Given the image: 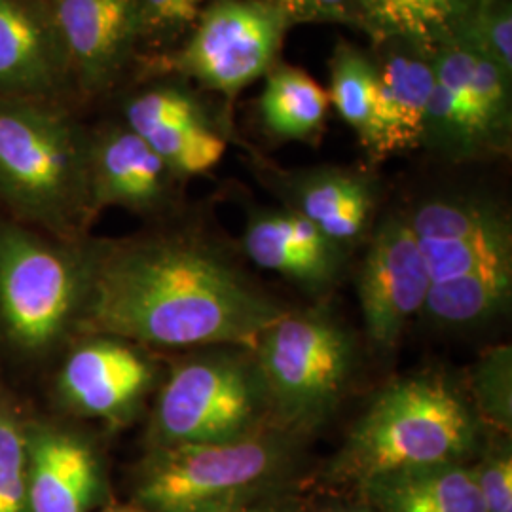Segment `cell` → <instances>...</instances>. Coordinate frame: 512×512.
<instances>
[{"instance_id": "cell-10", "label": "cell", "mask_w": 512, "mask_h": 512, "mask_svg": "<svg viewBox=\"0 0 512 512\" xmlns=\"http://www.w3.org/2000/svg\"><path fill=\"white\" fill-rule=\"evenodd\" d=\"M433 65L423 145L456 162L509 152L511 74L461 42L437 48Z\"/></svg>"}, {"instance_id": "cell-11", "label": "cell", "mask_w": 512, "mask_h": 512, "mask_svg": "<svg viewBox=\"0 0 512 512\" xmlns=\"http://www.w3.org/2000/svg\"><path fill=\"white\" fill-rule=\"evenodd\" d=\"M73 93L110 92L143 46L141 0H50Z\"/></svg>"}, {"instance_id": "cell-28", "label": "cell", "mask_w": 512, "mask_h": 512, "mask_svg": "<svg viewBox=\"0 0 512 512\" xmlns=\"http://www.w3.org/2000/svg\"><path fill=\"white\" fill-rule=\"evenodd\" d=\"M209 0H141L143 46L156 55L179 46Z\"/></svg>"}, {"instance_id": "cell-9", "label": "cell", "mask_w": 512, "mask_h": 512, "mask_svg": "<svg viewBox=\"0 0 512 512\" xmlns=\"http://www.w3.org/2000/svg\"><path fill=\"white\" fill-rule=\"evenodd\" d=\"M283 439L264 429L217 444L156 446L141 471L137 495L152 512H232L241 495L274 473Z\"/></svg>"}, {"instance_id": "cell-16", "label": "cell", "mask_w": 512, "mask_h": 512, "mask_svg": "<svg viewBox=\"0 0 512 512\" xmlns=\"http://www.w3.org/2000/svg\"><path fill=\"white\" fill-rule=\"evenodd\" d=\"M374 48L378 50L372 57L376 99L363 148L372 162H384L423 145L435 52L408 42H385Z\"/></svg>"}, {"instance_id": "cell-24", "label": "cell", "mask_w": 512, "mask_h": 512, "mask_svg": "<svg viewBox=\"0 0 512 512\" xmlns=\"http://www.w3.org/2000/svg\"><path fill=\"white\" fill-rule=\"evenodd\" d=\"M329 103L340 118L353 129L359 143L368 135L374 99H376V67L372 55L340 38L329 61Z\"/></svg>"}, {"instance_id": "cell-13", "label": "cell", "mask_w": 512, "mask_h": 512, "mask_svg": "<svg viewBox=\"0 0 512 512\" xmlns=\"http://www.w3.org/2000/svg\"><path fill=\"white\" fill-rule=\"evenodd\" d=\"M429 277L420 247L404 213L389 215L372 232L357 294L366 336L380 349H391L410 319L423 311Z\"/></svg>"}, {"instance_id": "cell-17", "label": "cell", "mask_w": 512, "mask_h": 512, "mask_svg": "<svg viewBox=\"0 0 512 512\" xmlns=\"http://www.w3.org/2000/svg\"><path fill=\"white\" fill-rule=\"evenodd\" d=\"M71 95L50 0H0V99L65 103Z\"/></svg>"}, {"instance_id": "cell-21", "label": "cell", "mask_w": 512, "mask_h": 512, "mask_svg": "<svg viewBox=\"0 0 512 512\" xmlns=\"http://www.w3.org/2000/svg\"><path fill=\"white\" fill-rule=\"evenodd\" d=\"M363 486L382 512H486L473 469L463 463L391 473Z\"/></svg>"}, {"instance_id": "cell-2", "label": "cell", "mask_w": 512, "mask_h": 512, "mask_svg": "<svg viewBox=\"0 0 512 512\" xmlns=\"http://www.w3.org/2000/svg\"><path fill=\"white\" fill-rule=\"evenodd\" d=\"M429 277L423 311L444 329H475L507 310L512 226L499 202L478 192L427 196L404 213Z\"/></svg>"}, {"instance_id": "cell-29", "label": "cell", "mask_w": 512, "mask_h": 512, "mask_svg": "<svg viewBox=\"0 0 512 512\" xmlns=\"http://www.w3.org/2000/svg\"><path fill=\"white\" fill-rule=\"evenodd\" d=\"M478 494L486 512H512L511 444L501 440L488 446L482 461L473 469Z\"/></svg>"}, {"instance_id": "cell-27", "label": "cell", "mask_w": 512, "mask_h": 512, "mask_svg": "<svg viewBox=\"0 0 512 512\" xmlns=\"http://www.w3.org/2000/svg\"><path fill=\"white\" fill-rule=\"evenodd\" d=\"M511 349H492L475 368L473 395L478 418H486L501 431L511 429Z\"/></svg>"}, {"instance_id": "cell-32", "label": "cell", "mask_w": 512, "mask_h": 512, "mask_svg": "<svg viewBox=\"0 0 512 512\" xmlns=\"http://www.w3.org/2000/svg\"><path fill=\"white\" fill-rule=\"evenodd\" d=\"M251 512H253V511H251Z\"/></svg>"}, {"instance_id": "cell-8", "label": "cell", "mask_w": 512, "mask_h": 512, "mask_svg": "<svg viewBox=\"0 0 512 512\" xmlns=\"http://www.w3.org/2000/svg\"><path fill=\"white\" fill-rule=\"evenodd\" d=\"M294 25L260 0H209L179 46L154 55L160 73H173L232 101L279 63Z\"/></svg>"}, {"instance_id": "cell-6", "label": "cell", "mask_w": 512, "mask_h": 512, "mask_svg": "<svg viewBox=\"0 0 512 512\" xmlns=\"http://www.w3.org/2000/svg\"><path fill=\"white\" fill-rule=\"evenodd\" d=\"M253 351L268 412L293 433L319 425L336 408L355 359L348 330L325 311H287Z\"/></svg>"}, {"instance_id": "cell-15", "label": "cell", "mask_w": 512, "mask_h": 512, "mask_svg": "<svg viewBox=\"0 0 512 512\" xmlns=\"http://www.w3.org/2000/svg\"><path fill=\"white\" fill-rule=\"evenodd\" d=\"M88 181L95 215L120 207L154 217L175 205L184 179L135 131L116 122L88 133Z\"/></svg>"}, {"instance_id": "cell-23", "label": "cell", "mask_w": 512, "mask_h": 512, "mask_svg": "<svg viewBox=\"0 0 512 512\" xmlns=\"http://www.w3.org/2000/svg\"><path fill=\"white\" fill-rule=\"evenodd\" d=\"M264 78L258 99L262 128L277 141L315 143L329 116L327 90L306 71L285 63H277Z\"/></svg>"}, {"instance_id": "cell-22", "label": "cell", "mask_w": 512, "mask_h": 512, "mask_svg": "<svg viewBox=\"0 0 512 512\" xmlns=\"http://www.w3.org/2000/svg\"><path fill=\"white\" fill-rule=\"evenodd\" d=\"M359 31L374 46L408 42L435 52L456 42L471 0H353Z\"/></svg>"}, {"instance_id": "cell-25", "label": "cell", "mask_w": 512, "mask_h": 512, "mask_svg": "<svg viewBox=\"0 0 512 512\" xmlns=\"http://www.w3.org/2000/svg\"><path fill=\"white\" fill-rule=\"evenodd\" d=\"M0 512L27 511V420L0 389Z\"/></svg>"}, {"instance_id": "cell-3", "label": "cell", "mask_w": 512, "mask_h": 512, "mask_svg": "<svg viewBox=\"0 0 512 512\" xmlns=\"http://www.w3.org/2000/svg\"><path fill=\"white\" fill-rule=\"evenodd\" d=\"M0 203L14 220L63 241H80L97 217L88 133L65 103L0 99Z\"/></svg>"}, {"instance_id": "cell-14", "label": "cell", "mask_w": 512, "mask_h": 512, "mask_svg": "<svg viewBox=\"0 0 512 512\" xmlns=\"http://www.w3.org/2000/svg\"><path fill=\"white\" fill-rule=\"evenodd\" d=\"M156 382V365L137 344L90 336L65 357L57 374V395L76 416L124 423Z\"/></svg>"}, {"instance_id": "cell-5", "label": "cell", "mask_w": 512, "mask_h": 512, "mask_svg": "<svg viewBox=\"0 0 512 512\" xmlns=\"http://www.w3.org/2000/svg\"><path fill=\"white\" fill-rule=\"evenodd\" d=\"M88 247L0 220V334L25 357H44L78 332Z\"/></svg>"}, {"instance_id": "cell-1", "label": "cell", "mask_w": 512, "mask_h": 512, "mask_svg": "<svg viewBox=\"0 0 512 512\" xmlns=\"http://www.w3.org/2000/svg\"><path fill=\"white\" fill-rule=\"evenodd\" d=\"M287 313L211 243L154 234L88 247L78 332L158 348H256Z\"/></svg>"}, {"instance_id": "cell-26", "label": "cell", "mask_w": 512, "mask_h": 512, "mask_svg": "<svg viewBox=\"0 0 512 512\" xmlns=\"http://www.w3.org/2000/svg\"><path fill=\"white\" fill-rule=\"evenodd\" d=\"M512 76L511 0H471L458 38Z\"/></svg>"}, {"instance_id": "cell-30", "label": "cell", "mask_w": 512, "mask_h": 512, "mask_svg": "<svg viewBox=\"0 0 512 512\" xmlns=\"http://www.w3.org/2000/svg\"><path fill=\"white\" fill-rule=\"evenodd\" d=\"M279 10L293 25L338 23L359 31L353 0H260Z\"/></svg>"}, {"instance_id": "cell-20", "label": "cell", "mask_w": 512, "mask_h": 512, "mask_svg": "<svg viewBox=\"0 0 512 512\" xmlns=\"http://www.w3.org/2000/svg\"><path fill=\"white\" fill-rule=\"evenodd\" d=\"M243 249L258 268L310 289L327 287L344 262L342 245L287 207L251 213L243 232Z\"/></svg>"}, {"instance_id": "cell-4", "label": "cell", "mask_w": 512, "mask_h": 512, "mask_svg": "<svg viewBox=\"0 0 512 512\" xmlns=\"http://www.w3.org/2000/svg\"><path fill=\"white\" fill-rule=\"evenodd\" d=\"M480 425L475 408L444 378L397 380L355 423L340 473L365 484L391 473L463 463L478 448Z\"/></svg>"}, {"instance_id": "cell-7", "label": "cell", "mask_w": 512, "mask_h": 512, "mask_svg": "<svg viewBox=\"0 0 512 512\" xmlns=\"http://www.w3.org/2000/svg\"><path fill=\"white\" fill-rule=\"evenodd\" d=\"M268 414L255 357L196 355L173 366L158 393L148 425L152 448L243 439L264 429Z\"/></svg>"}, {"instance_id": "cell-18", "label": "cell", "mask_w": 512, "mask_h": 512, "mask_svg": "<svg viewBox=\"0 0 512 512\" xmlns=\"http://www.w3.org/2000/svg\"><path fill=\"white\" fill-rule=\"evenodd\" d=\"M99 488L92 440L63 423L27 421V511L88 512Z\"/></svg>"}, {"instance_id": "cell-19", "label": "cell", "mask_w": 512, "mask_h": 512, "mask_svg": "<svg viewBox=\"0 0 512 512\" xmlns=\"http://www.w3.org/2000/svg\"><path fill=\"white\" fill-rule=\"evenodd\" d=\"M272 183L287 209L310 220L342 247L363 238L376 213V183L363 171L346 167L274 171Z\"/></svg>"}, {"instance_id": "cell-31", "label": "cell", "mask_w": 512, "mask_h": 512, "mask_svg": "<svg viewBox=\"0 0 512 512\" xmlns=\"http://www.w3.org/2000/svg\"><path fill=\"white\" fill-rule=\"evenodd\" d=\"M105 512H152L145 509V507H112Z\"/></svg>"}, {"instance_id": "cell-12", "label": "cell", "mask_w": 512, "mask_h": 512, "mask_svg": "<svg viewBox=\"0 0 512 512\" xmlns=\"http://www.w3.org/2000/svg\"><path fill=\"white\" fill-rule=\"evenodd\" d=\"M122 122L181 179L217 167L228 147L224 118L202 95L175 82H156L131 93Z\"/></svg>"}]
</instances>
